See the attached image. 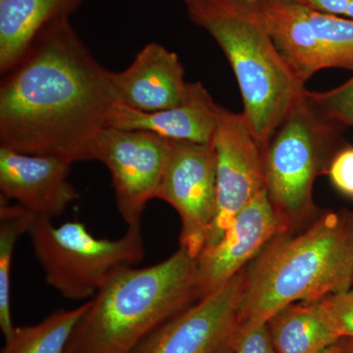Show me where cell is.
<instances>
[{
	"instance_id": "obj_1",
	"label": "cell",
	"mask_w": 353,
	"mask_h": 353,
	"mask_svg": "<svg viewBox=\"0 0 353 353\" xmlns=\"http://www.w3.org/2000/svg\"><path fill=\"white\" fill-rule=\"evenodd\" d=\"M111 71L69 19L46 27L0 83V146L87 161L108 127Z\"/></svg>"
},
{
	"instance_id": "obj_2",
	"label": "cell",
	"mask_w": 353,
	"mask_h": 353,
	"mask_svg": "<svg viewBox=\"0 0 353 353\" xmlns=\"http://www.w3.org/2000/svg\"><path fill=\"white\" fill-rule=\"evenodd\" d=\"M245 323H267L290 304L353 285V212L321 213L301 231L276 234L245 267Z\"/></svg>"
},
{
	"instance_id": "obj_3",
	"label": "cell",
	"mask_w": 353,
	"mask_h": 353,
	"mask_svg": "<svg viewBox=\"0 0 353 353\" xmlns=\"http://www.w3.org/2000/svg\"><path fill=\"white\" fill-rule=\"evenodd\" d=\"M201 299L196 259L182 248L152 266L121 268L90 299L68 353H131Z\"/></svg>"
},
{
	"instance_id": "obj_4",
	"label": "cell",
	"mask_w": 353,
	"mask_h": 353,
	"mask_svg": "<svg viewBox=\"0 0 353 353\" xmlns=\"http://www.w3.org/2000/svg\"><path fill=\"white\" fill-rule=\"evenodd\" d=\"M190 21L219 44L233 69L243 115L260 145H267L305 92L252 6L241 0L188 2Z\"/></svg>"
},
{
	"instance_id": "obj_5",
	"label": "cell",
	"mask_w": 353,
	"mask_h": 353,
	"mask_svg": "<svg viewBox=\"0 0 353 353\" xmlns=\"http://www.w3.org/2000/svg\"><path fill=\"white\" fill-rule=\"evenodd\" d=\"M345 128L320 113L304 92L265 146V189L285 232L301 231L321 214L314 183L345 145Z\"/></svg>"
},
{
	"instance_id": "obj_6",
	"label": "cell",
	"mask_w": 353,
	"mask_h": 353,
	"mask_svg": "<svg viewBox=\"0 0 353 353\" xmlns=\"http://www.w3.org/2000/svg\"><path fill=\"white\" fill-rule=\"evenodd\" d=\"M28 234L46 283L70 301H90L115 272L145 257L141 225L108 240L95 238L79 221L55 226L36 216Z\"/></svg>"
},
{
	"instance_id": "obj_7",
	"label": "cell",
	"mask_w": 353,
	"mask_h": 353,
	"mask_svg": "<svg viewBox=\"0 0 353 353\" xmlns=\"http://www.w3.org/2000/svg\"><path fill=\"white\" fill-rule=\"evenodd\" d=\"M245 268L152 332L131 353H234L243 325Z\"/></svg>"
},
{
	"instance_id": "obj_8",
	"label": "cell",
	"mask_w": 353,
	"mask_h": 353,
	"mask_svg": "<svg viewBox=\"0 0 353 353\" xmlns=\"http://www.w3.org/2000/svg\"><path fill=\"white\" fill-rule=\"evenodd\" d=\"M170 150L171 141L146 131L106 127L95 139L90 160L108 169L127 226L141 225L148 202L157 199Z\"/></svg>"
},
{
	"instance_id": "obj_9",
	"label": "cell",
	"mask_w": 353,
	"mask_h": 353,
	"mask_svg": "<svg viewBox=\"0 0 353 353\" xmlns=\"http://www.w3.org/2000/svg\"><path fill=\"white\" fill-rule=\"evenodd\" d=\"M212 145L216 157V211L204 248L217 243L234 217L265 190L264 148L243 113L218 106Z\"/></svg>"
},
{
	"instance_id": "obj_10",
	"label": "cell",
	"mask_w": 353,
	"mask_h": 353,
	"mask_svg": "<svg viewBox=\"0 0 353 353\" xmlns=\"http://www.w3.org/2000/svg\"><path fill=\"white\" fill-rule=\"evenodd\" d=\"M157 199L167 202L181 218L179 248L201 254L216 211V157L212 143L171 141Z\"/></svg>"
},
{
	"instance_id": "obj_11",
	"label": "cell",
	"mask_w": 353,
	"mask_h": 353,
	"mask_svg": "<svg viewBox=\"0 0 353 353\" xmlns=\"http://www.w3.org/2000/svg\"><path fill=\"white\" fill-rule=\"evenodd\" d=\"M281 232L284 228L265 189L234 217L218 243L196 257L201 299L243 270Z\"/></svg>"
},
{
	"instance_id": "obj_12",
	"label": "cell",
	"mask_w": 353,
	"mask_h": 353,
	"mask_svg": "<svg viewBox=\"0 0 353 353\" xmlns=\"http://www.w3.org/2000/svg\"><path fill=\"white\" fill-rule=\"evenodd\" d=\"M72 164L62 158L25 154L0 146L1 196L36 216L52 219L63 214L79 197L69 180Z\"/></svg>"
},
{
	"instance_id": "obj_13",
	"label": "cell",
	"mask_w": 353,
	"mask_h": 353,
	"mask_svg": "<svg viewBox=\"0 0 353 353\" xmlns=\"http://www.w3.org/2000/svg\"><path fill=\"white\" fill-rule=\"evenodd\" d=\"M187 87L178 54L157 43L143 46L124 71L110 74L112 102L143 112L173 108Z\"/></svg>"
},
{
	"instance_id": "obj_14",
	"label": "cell",
	"mask_w": 353,
	"mask_h": 353,
	"mask_svg": "<svg viewBox=\"0 0 353 353\" xmlns=\"http://www.w3.org/2000/svg\"><path fill=\"white\" fill-rule=\"evenodd\" d=\"M218 106L201 82L188 83L182 101L164 110L143 112L112 102L108 127L150 132L169 141L210 143L217 126Z\"/></svg>"
},
{
	"instance_id": "obj_15",
	"label": "cell",
	"mask_w": 353,
	"mask_h": 353,
	"mask_svg": "<svg viewBox=\"0 0 353 353\" xmlns=\"http://www.w3.org/2000/svg\"><path fill=\"white\" fill-rule=\"evenodd\" d=\"M248 2L301 82L305 85L317 72L329 68L308 6L294 0Z\"/></svg>"
},
{
	"instance_id": "obj_16",
	"label": "cell",
	"mask_w": 353,
	"mask_h": 353,
	"mask_svg": "<svg viewBox=\"0 0 353 353\" xmlns=\"http://www.w3.org/2000/svg\"><path fill=\"white\" fill-rule=\"evenodd\" d=\"M83 0H0V73L6 75L48 26L69 19Z\"/></svg>"
},
{
	"instance_id": "obj_17",
	"label": "cell",
	"mask_w": 353,
	"mask_h": 353,
	"mask_svg": "<svg viewBox=\"0 0 353 353\" xmlns=\"http://www.w3.org/2000/svg\"><path fill=\"white\" fill-rule=\"evenodd\" d=\"M267 325L277 353H321L341 340L320 299L290 304Z\"/></svg>"
},
{
	"instance_id": "obj_18",
	"label": "cell",
	"mask_w": 353,
	"mask_h": 353,
	"mask_svg": "<svg viewBox=\"0 0 353 353\" xmlns=\"http://www.w3.org/2000/svg\"><path fill=\"white\" fill-rule=\"evenodd\" d=\"M90 299L74 309H58L43 321L16 327L1 353H68L77 325L90 308Z\"/></svg>"
},
{
	"instance_id": "obj_19",
	"label": "cell",
	"mask_w": 353,
	"mask_h": 353,
	"mask_svg": "<svg viewBox=\"0 0 353 353\" xmlns=\"http://www.w3.org/2000/svg\"><path fill=\"white\" fill-rule=\"evenodd\" d=\"M36 215L0 196V329L4 341L12 336L14 326L11 310V270L17 241L28 234Z\"/></svg>"
},
{
	"instance_id": "obj_20",
	"label": "cell",
	"mask_w": 353,
	"mask_h": 353,
	"mask_svg": "<svg viewBox=\"0 0 353 353\" xmlns=\"http://www.w3.org/2000/svg\"><path fill=\"white\" fill-rule=\"evenodd\" d=\"M309 17L326 53L329 68L353 72V19L317 12L311 8Z\"/></svg>"
},
{
	"instance_id": "obj_21",
	"label": "cell",
	"mask_w": 353,
	"mask_h": 353,
	"mask_svg": "<svg viewBox=\"0 0 353 353\" xmlns=\"http://www.w3.org/2000/svg\"><path fill=\"white\" fill-rule=\"evenodd\" d=\"M306 97L320 113L345 127H353V76L326 92L305 90Z\"/></svg>"
},
{
	"instance_id": "obj_22",
	"label": "cell",
	"mask_w": 353,
	"mask_h": 353,
	"mask_svg": "<svg viewBox=\"0 0 353 353\" xmlns=\"http://www.w3.org/2000/svg\"><path fill=\"white\" fill-rule=\"evenodd\" d=\"M320 301L339 336L353 340V288L329 294Z\"/></svg>"
},
{
	"instance_id": "obj_23",
	"label": "cell",
	"mask_w": 353,
	"mask_h": 353,
	"mask_svg": "<svg viewBox=\"0 0 353 353\" xmlns=\"http://www.w3.org/2000/svg\"><path fill=\"white\" fill-rule=\"evenodd\" d=\"M234 353H277L267 323H245Z\"/></svg>"
},
{
	"instance_id": "obj_24",
	"label": "cell",
	"mask_w": 353,
	"mask_h": 353,
	"mask_svg": "<svg viewBox=\"0 0 353 353\" xmlns=\"http://www.w3.org/2000/svg\"><path fill=\"white\" fill-rule=\"evenodd\" d=\"M327 175L334 189L353 199V145H345L336 153Z\"/></svg>"
},
{
	"instance_id": "obj_25",
	"label": "cell",
	"mask_w": 353,
	"mask_h": 353,
	"mask_svg": "<svg viewBox=\"0 0 353 353\" xmlns=\"http://www.w3.org/2000/svg\"><path fill=\"white\" fill-rule=\"evenodd\" d=\"M352 0H303L304 6L317 12L329 15H345Z\"/></svg>"
},
{
	"instance_id": "obj_26",
	"label": "cell",
	"mask_w": 353,
	"mask_h": 353,
	"mask_svg": "<svg viewBox=\"0 0 353 353\" xmlns=\"http://www.w3.org/2000/svg\"><path fill=\"white\" fill-rule=\"evenodd\" d=\"M321 353H350L347 339H341L340 341L334 343L332 347L327 348Z\"/></svg>"
},
{
	"instance_id": "obj_27",
	"label": "cell",
	"mask_w": 353,
	"mask_h": 353,
	"mask_svg": "<svg viewBox=\"0 0 353 353\" xmlns=\"http://www.w3.org/2000/svg\"><path fill=\"white\" fill-rule=\"evenodd\" d=\"M347 17L350 18V19H353V0L350 1V6H348L347 9V12H345V15Z\"/></svg>"
},
{
	"instance_id": "obj_28",
	"label": "cell",
	"mask_w": 353,
	"mask_h": 353,
	"mask_svg": "<svg viewBox=\"0 0 353 353\" xmlns=\"http://www.w3.org/2000/svg\"><path fill=\"white\" fill-rule=\"evenodd\" d=\"M348 350H350V353H353V340L352 339H347Z\"/></svg>"
},
{
	"instance_id": "obj_29",
	"label": "cell",
	"mask_w": 353,
	"mask_h": 353,
	"mask_svg": "<svg viewBox=\"0 0 353 353\" xmlns=\"http://www.w3.org/2000/svg\"><path fill=\"white\" fill-rule=\"evenodd\" d=\"M183 1L185 2V3H188V2L194 1V0H183ZM241 1H257V0H241ZM294 1L299 2V3H303V0H294Z\"/></svg>"
},
{
	"instance_id": "obj_30",
	"label": "cell",
	"mask_w": 353,
	"mask_h": 353,
	"mask_svg": "<svg viewBox=\"0 0 353 353\" xmlns=\"http://www.w3.org/2000/svg\"><path fill=\"white\" fill-rule=\"evenodd\" d=\"M352 288H353V285H352Z\"/></svg>"
}]
</instances>
